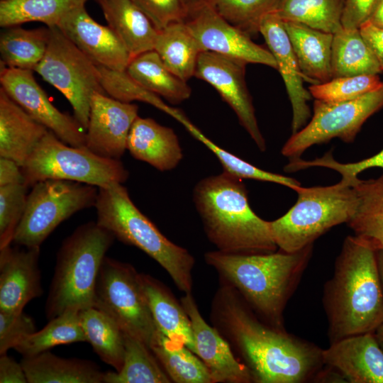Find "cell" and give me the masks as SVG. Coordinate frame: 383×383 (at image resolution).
Wrapping results in <instances>:
<instances>
[{
  "mask_svg": "<svg viewBox=\"0 0 383 383\" xmlns=\"http://www.w3.org/2000/svg\"><path fill=\"white\" fill-rule=\"evenodd\" d=\"M374 334L383 351V323L376 329Z\"/></svg>",
  "mask_w": 383,
  "mask_h": 383,
  "instance_id": "db71d44e",
  "label": "cell"
},
{
  "mask_svg": "<svg viewBox=\"0 0 383 383\" xmlns=\"http://www.w3.org/2000/svg\"><path fill=\"white\" fill-rule=\"evenodd\" d=\"M150 348L175 383H214L202 360L184 344L172 340L157 329Z\"/></svg>",
  "mask_w": 383,
  "mask_h": 383,
  "instance_id": "4dcf8cb0",
  "label": "cell"
},
{
  "mask_svg": "<svg viewBox=\"0 0 383 383\" xmlns=\"http://www.w3.org/2000/svg\"><path fill=\"white\" fill-rule=\"evenodd\" d=\"M140 277L157 329L168 338L184 344L196 354L191 322L181 301L156 278L143 273Z\"/></svg>",
  "mask_w": 383,
  "mask_h": 383,
  "instance_id": "d4e9b609",
  "label": "cell"
},
{
  "mask_svg": "<svg viewBox=\"0 0 383 383\" xmlns=\"http://www.w3.org/2000/svg\"><path fill=\"white\" fill-rule=\"evenodd\" d=\"M138 116L136 104L118 101L106 94L94 93L86 130V147L101 157L121 160Z\"/></svg>",
  "mask_w": 383,
  "mask_h": 383,
  "instance_id": "2e32d148",
  "label": "cell"
},
{
  "mask_svg": "<svg viewBox=\"0 0 383 383\" xmlns=\"http://www.w3.org/2000/svg\"><path fill=\"white\" fill-rule=\"evenodd\" d=\"M367 21L383 29V0H376Z\"/></svg>",
  "mask_w": 383,
  "mask_h": 383,
  "instance_id": "816d5d0a",
  "label": "cell"
},
{
  "mask_svg": "<svg viewBox=\"0 0 383 383\" xmlns=\"http://www.w3.org/2000/svg\"><path fill=\"white\" fill-rule=\"evenodd\" d=\"M376 0H345L341 18L345 28H360L366 22Z\"/></svg>",
  "mask_w": 383,
  "mask_h": 383,
  "instance_id": "7dc6e473",
  "label": "cell"
},
{
  "mask_svg": "<svg viewBox=\"0 0 383 383\" xmlns=\"http://www.w3.org/2000/svg\"><path fill=\"white\" fill-rule=\"evenodd\" d=\"M28 189L25 184L0 186V248L12 243L25 211Z\"/></svg>",
  "mask_w": 383,
  "mask_h": 383,
  "instance_id": "7bdbcfd3",
  "label": "cell"
},
{
  "mask_svg": "<svg viewBox=\"0 0 383 383\" xmlns=\"http://www.w3.org/2000/svg\"><path fill=\"white\" fill-rule=\"evenodd\" d=\"M332 78L382 72L360 28H345L333 34L331 52Z\"/></svg>",
  "mask_w": 383,
  "mask_h": 383,
  "instance_id": "1f68e13d",
  "label": "cell"
},
{
  "mask_svg": "<svg viewBox=\"0 0 383 383\" xmlns=\"http://www.w3.org/2000/svg\"><path fill=\"white\" fill-rule=\"evenodd\" d=\"M311 167H323L337 171L342 175V179L350 182L352 179L357 177L361 172L372 168L380 167L383 169V149L376 155L364 159L361 161L352 163H340L334 160L331 151L323 157L316 158L311 161H306L301 158L290 160L285 165L284 170L286 172H294Z\"/></svg>",
  "mask_w": 383,
  "mask_h": 383,
  "instance_id": "ee69618b",
  "label": "cell"
},
{
  "mask_svg": "<svg viewBox=\"0 0 383 383\" xmlns=\"http://www.w3.org/2000/svg\"><path fill=\"white\" fill-rule=\"evenodd\" d=\"M127 150L134 158L161 172L174 170L183 158L179 140L171 128L139 116L130 130Z\"/></svg>",
  "mask_w": 383,
  "mask_h": 383,
  "instance_id": "7402d4cb",
  "label": "cell"
},
{
  "mask_svg": "<svg viewBox=\"0 0 383 383\" xmlns=\"http://www.w3.org/2000/svg\"><path fill=\"white\" fill-rule=\"evenodd\" d=\"M21 170L28 188L49 179L101 188L114 182L123 184L129 177L121 160L101 157L86 146L70 145L50 131L42 138Z\"/></svg>",
  "mask_w": 383,
  "mask_h": 383,
  "instance_id": "ba28073f",
  "label": "cell"
},
{
  "mask_svg": "<svg viewBox=\"0 0 383 383\" xmlns=\"http://www.w3.org/2000/svg\"><path fill=\"white\" fill-rule=\"evenodd\" d=\"M35 331L33 318L23 311L13 313L0 311V355L15 348Z\"/></svg>",
  "mask_w": 383,
  "mask_h": 383,
  "instance_id": "f6af8a7d",
  "label": "cell"
},
{
  "mask_svg": "<svg viewBox=\"0 0 383 383\" xmlns=\"http://www.w3.org/2000/svg\"><path fill=\"white\" fill-rule=\"evenodd\" d=\"M125 354L119 371L104 372V383L172 382L159 361L143 341L124 333Z\"/></svg>",
  "mask_w": 383,
  "mask_h": 383,
  "instance_id": "d590c367",
  "label": "cell"
},
{
  "mask_svg": "<svg viewBox=\"0 0 383 383\" xmlns=\"http://www.w3.org/2000/svg\"><path fill=\"white\" fill-rule=\"evenodd\" d=\"M260 33L273 55L292 107V134L301 130L311 116L308 101L312 96L304 85V76L293 52L283 21L276 12L266 15L262 20Z\"/></svg>",
  "mask_w": 383,
  "mask_h": 383,
  "instance_id": "ffe728a7",
  "label": "cell"
},
{
  "mask_svg": "<svg viewBox=\"0 0 383 383\" xmlns=\"http://www.w3.org/2000/svg\"><path fill=\"white\" fill-rule=\"evenodd\" d=\"M283 25L304 80L313 84L331 80L333 34L296 22Z\"/></svg>",
  "mask_w": 383,
  "mask_h": 383,
  "instance_id": "cb8c5ba5",
  "label": "cell"
},
{
  "mask_svg": "<svg viewBox=\"0 0 383 383\" xmlns=\"http://www.w3.org/2000/svg\"><path fill=\"white\" fill-rule=\"evenodd\" d=\"M360 30L383 71V29L367 21L360 27Z\"/></svg>",
  "mask_w": 383,
  "mask_h": 383,
  "instance_id": "681fc988",
  "label": "cell"
},
{
  "mask_svg": "<svg viewBox=\"0 0 383 383\" xmlns=\"http://www.w3.org/2000/svg\"><path fill=\"white\" fill-rule=\"evenodd\" d=\"M95 64L118 71H126L131 55L109 26L97 23L81 6L66 15L57 26Z\"/></svg>",
  "mask_w": 383,
  "mask_h": 383,
  "instance_id": "ac0fdd59",
  "label": "cell"
},
{
  "mask_svg": "<svg viewBox=\"0 0 383 383\" xmlns=\"http://www.w3.org/2000/svg\"><path fill=\"white\" fill-rule=\"evenodd\" d=\"M382 108L383 82L377 89L352 100L326 102L316 99L311 120L292 135L281 152L295 160L309 148L334 138L351 143L365 121Z\"/></svg>",
  "mask_w": 383,
  "mask_h": 383,
  "instance_id": "7c38bea8",
  "label": "cell"
},
{
  "mask_svg": "<svg viewBox=\"0 0 383 383\" xmlns=\"http://www.w3.org/2000/svg\"><path fill=\"white\" fill-rule=\"evenodd\" d=\"M211 321L248 367L252 382H306L316 380L324 366L322 349L262 321L221 279L211 302Z\"/></svg>",
  "mask_w": 383,
  "mask_h": 383,
  "instance_id": "6da1fadb",
  "label": "cell"
},
{
  "mask_svg": "<svg viewBox=\"0 0 383 383\" xmlns=\"http://www.w3.org/2000/svg\"><path fill=\"white\" fill-rule=\"evenodd\" d=\"M25 184L21 167L11 159L0 157V186Z\"/></svg>",
  "mask_w": 383,
  "mask_h": 383,
  "instance_id": "f907efd6",
  "label": "cell"
},
{
  "mask_svg": "<svg viewBox=\"0 0 383 383\" xmlns=\"http://www.w3.org/2000/svg\"><path fill=\"white\" fill-rule=\"evenodd\" d=\"M94 306L115 320L123 333L150 348L157 328L140 273L131 265L104 257L97 277Z\"/></svg>",
  "mask_w": 383,
  "mask_h": 383,
  "instance_id": "30bf717a",
  "label": "cell"
},
{
  "mask_svg": "<svg viewBox=\"0 0 383 383\" xmlns=\"http://www.w3.org/2000/svg\"><path fill=\"white\" fill-rule=\"evenodd\" d=\"M221 17L250 37L260 33L262 18L281 0H205Z\"/></svg>",
  "mask_w": 383,
  "mask_h": 383,
  "instance_id": "ab89813d",
  "label": "cell"
},
{
  "mask_svg": "<svg viewBox=\"0 0 383 383\" xmlns=\"http://www.w3.org/2000/svg\"><path fill=\"white\" fill-rule=\"evenodd\" d=\"M94 207L99 226L121 242L143 251L167 272L179 290L192 293L194 257L160 231L135 205L121 183L99 188Z\"/></svg>",
  "mask_w": 383,
  "mask_h": 383,
  "instance_id": "5b68a950",
  "label": "cell"
},
{
  "mask_svg": "<svg viewBox=\"0 0 383 383\" xmlns=\"http://www.w3.org/2000/svg\"><path fill=\"white\" fill-rule=\"evenodd\" d=\"M154 50L172 72L186 82L194 77L202 52L184 21L172 23L158 30Z\"/></svg>",
  "mask_w": 383,
  "mask_h": 383,
  "instance_id": "f546056e",
  "label": "cell"
},
{
  "mask_svg": "<svg viewBox=\"0 0 383 383\" xmlns=\"http://www.w3.org/2000/svg\"><path fill=\"white\" fill-rule=\"evenodd\" d=\"M97 66L102 87L109 96L126 103L139 101L149 104L174 119L180 113L179 109L165 104L160 96L142 87L126 71L111 70L98 65Z\"/></svg>",
  "mask_w": 383,
  "mask_h": 383,
  "instance_id": "60d3db41",
  "label": "cell"
},
{
  "mask_svg": "<svg viewBox=\"0 0 383 383\" xmlns=\"http://www.w3.org/2000/svg\"><path fill=\"white\" fill-rule=\"evenodd\" d=\"M323 304L330 343L374 333L383 323V290L376 251L356 236L346 237L326 283Z\"/></svg>",
  "mask_w": 383,
  "mask_h": 383,
  "instance_id": "7a4b0ae2",
  "label": "cell"
},
{
  "mask_svg": "<svg viewBox=\"0 0 383 383\" xmlns=\"http://www.w3.org/2000/svg\"><path fill=\"white\" fill-rule=\"evenodd\" d=\"M186 4H188L195 0H182Z\"/></svg>",
  "mask_w": 383,
  "mask_h": 383,
  "instance_id": "11a10c76",
  "label": "cell"
},
{
  "mask_svg": "<svg viewBox=\"0 0 383 383\" xmlns=\"http://www.w3.org/2000/svg\"><path fill=\"white\" fill-rule=\"evenodd\" d=\"M79 316L87 342L105 363L119 371L125 354L124 333L119 325L94 306L80 310Z\"/></svg>",
  "mask_w": 383,
  "mask_h": 383,
  "instance_id": "836d02e7",
  "label": "cell"
},
{
  "mask_svg": "<svg viewBox=\"0 0 383 383\" xmlns=\"http://www.w3.org/2000/svg\"><path fill=\"white\" fill-rule=\"evenodd\" d=\"M382 82L378 74H359L332 78L324 83L312 84L309 91L317 100L339 102L352 100L375 90Z\"/></svg>",
  "mask_w": 383,
  "mask_h": 383,
  "instance_id": "b9f144b4",
  "label": "cell"
},
{
  "mask_svg": "<svg viewBox=\"0 0 383 383\" xmlns=\"http://www.w3.org/2000/svg\"><path fill=\"white\" fill-rule=\"evenodd\" d=\"M0 248V311L21 312L43 292L40 248Z\"/></svg>",
  "mask_w": 383,
  "mask_h": 383,
  "instance_id": "d6986e66",
  "label": "cell"
},
{
  "mask_svg": "<svg viewBox=\"0 0 383 383\" xmlns=\"http://www.w3.org/2000/svg\"><path fill=\"white\" fill-rule=\"evenodd\" d=\"M180 123L216 155L223 168V172L241 179H250L276 183L294 191L301 187L300 182L295 179L263 170L223 149L209 139L187 118L183 119Z\"/></svg>",
  "mask_w": 383,
  "mask_h": 383,
  "instance_id": "f35d334b",
  "label": "cell"
},
{
  "mask_svg": "<svg viewBox=\"0 0 383 383\" xmlns=\"http://www.w3.org/2000/svg\"><path fill=\"white\" fill-rule=\"evenodd\" d=\"M154 26L162 30L168 25L184 21L187 4L182 0H131Z\"/></svg>",
  "mask_w": 383,
  "mask_h": 383,
  "instance_id": "bcb514c9",
  "label": "cell"
},
{
  "mask_svg": "<svg viewBox=\"0 0 383 383\" xmlns=\"http://www.w3.org/2000/svg\"><path fill=\"white\" fill-rule=\"evenodd\" d=\"M28 383H101L104 372L93 362L63 358L49 350L21 361Z\"/></svg>",
  "mask_w": 383,
  "mask_h": 383,
  "instance_id": "4316f807",
  "label": "cell"
},
{
  "mask_svg": "<svg viewBox=\"0 0 383 383\" xmlns=\"http://www.w3.org/2000/svg\"><path fill=\"white\" fill-rule=\"evenodd\" d=\"M132 57L154 50L158 30L131 0H95Z\"/></svg>",
  "mask_w": 383,
  "mask_h": 383,
  "instance_id": "484cf974",
  "label": "cell"
},
{
  "mask_svg": "<svg viewBox=\"0 0 383 383\" xmlns=\"http://www.w3.org/2000/svg\"><path fill=\"white\" fill-rule=\"evenodd\" d=\"M296 204L282 216L270 221L279 250L299 251L331 228L348 223L355 213L357 199L350 182L342 179L326 187H300Z\"/></svg>",
  "mask_w": 383,
  "mask_h": 383,
  "instance_id": "52a82bcc",
  "label": "cell"
},
{
  "mask_svg": "<svg viewBox=\"0 0 383 383\" xmlns=\"http://www.w3.org/2000/svg\"><path fill=\"white\" fill-rule=\"evenodd\" d=\"M79 312L70 309L49 320L43 329L26 338L14 349L23 357H28L59 345L87 342Z\"/></svg>",
  "mask_w": 383,
  "mask_h": 383,
  "instance_id": "74e56055",
  "label": "cell"
},
{
  "mask_svg": "<svg viewBox=\"0 0 383 383\" xmlns=\"http://www.w3.org/2000/svg\"><path fill=\"white\" fill-rule=\"evenodd\" d=\"M350 184L357 203L355 213L347 223L355 236L375 251L383 250V172L374 179L355 177Z\"/></svg>",
  "mask_w": 383,
  "mask_h": 383,
  "instance_id": "83f0119b",
  "label": "cell"
},
{
  "mask_svg": "<svg viewBox=\"0 0 383 383\" xmlns=\"http://www.w3.org/2000/svg\"><path fill=\"white\" fill-rule=\"evenodd\" d=\"M50 30L46 52L34 72L65 96L74 116L86 131L91 96L95 92L106 94L98 66L57 27Z\"/></svg>",
  "mask_w": 383,
  "mask_h": 383,
  "instance_id": "8fae6325",
  "label": "cell"
},
{
  "mask_svg": "<svg viewBox=\"0 0 383 383\" xmlns=\"http://www.w3.org/2000/svg\"><path fill=\"white\" fill-rule=\"evenodd\" d=\"M184 21L202 51L277 70L276 61L268 49L254 43L251 37L221 17L205 0H195L187 4Z\"/></svg>",
  "mask_w": 383,
  "mask_h": 383,
  "instance_id": "4fadbf2b",
  "label": "cell"
},
{
  "mask_svg": "<svg viewBox=\"0 0 383 383\" xmlns=\"http://www.w3.org/2000/svg\"><path fill=\"white\" fill-rule=\"evenodd\" d=\"M89 0H0V26L7 28L28 22L57 27L71 11Z\"/></svg>",
  "mask_w": 383,
  "mask_h": 383,
  "instance_id": "e575fe53",
  "label": "cell"
},
{
  "mask_svg": "<svg viewBox=\"0 0 383 383\" xmlns=\"http://www.w3.org/2000/svg\"><path fill=\"white\" fill-rule=\"evenodd\" d=\"M48 27L26 29L21 26L3 28L0 34L1 64L34 72L43 60L50 40Z\"/></svg>",
  "mask_w": 383,
  "mask_h": 383,
  "instance_id": "d6a6232c",
  "label": "cell"
},
{
  "mask_svg": "<svg viewBox=\"0 0 383 383\" xmlns=\"http://www.w3.org/2000/svg\"><path fill=\"white\" fill-rule=\"evenodd\" d=\"M48 131L0 88V157L22 167Z\"/></svg>",
  "mask_w": 383,
  "mask_h": 383,
  "instance_id": "603a6c76",
  "label": "cell"
},
{
  "mask_svg": "<svg viewBox=\"0 0 383 383\" xmlns=\"http://www.w3.org/2000/svg\"><path fill=\"white\" fill-rule=\"evenodd\" d=\"M246 63L216 52L202 51L194 77L211 84L233 110L260 151L266 150L245 79Z\"/></svg>",
  "mask_w": 383,
  "mask_h": 383,
  "instance_id": "9a60e30c",
  "label": "cell"
},
{
  "mask_svg": "<svg viewBox=\"0 0 383 383\" xmlns=\"http://www.w3.org/2000/svg\"><path fill=\"white\" fill-rule=\"evenodd\" d=\"M180 301L191 322L196 354L209 370L213 382H252L248 367L236 357L227 340L204 319L192 294H185Z\"/></svg>",
  "mask_w": 383,
  "mask_h": 383,
  "instance_id": "e0dca14e",
  "label": "cell"
},
{
  "mask_svg": "<svg viewBox=\"0 0 383 383\" xmlns=\"http://www.w3.org/2000/svg\"><path fill=\"white\" fill-rule=\"evenodd\" d=\"M126 72L142 87L172 104L182 103L192 94L187 82L172 72L154 50L132 57Z\"/></svg>",
  "mask_w": 383,
  "mask_h": 383,
  "instance_id": "f1b7e54d",
  "label": "cell"
},
{
  "mask_svg": "<svg viewBox=\"0 0 383 383\" xmlns=\"http://www.w3.org/2000/svg\"><path fill=\"white\" fill-rule=\"evenodd\" d=\"M115 236L96 222L78 226L62 242L46 299L48 320L70 309L94 306L97 277Z\"/></svg>",
  "mask_w": 383,
  "mask_h": 383,
  "instance_id": "8992f818",
  "label": "cell"
},
{
  "mask_svg": "<svg viewBox=\"0 0 383 383\" xmlns=\"http://www.w3.org/2000/svg\"><path fill=\"white\" fill-rule=\"evenodd\" d=\"M0 383H28L21 362L7 353L0 356Z\"/></svg>",
  "mask_w": 383,
  "mask_h": 383,
  "instance_id": "c3c4849f",
  "label": "cell"
},
{
  "mask_svg": "<svg viewBox=\"0 0 383 383\" xmlns=\"http://www.w3.org/2000/svg\"><path fill=\"white\" fill-rule=\"evenodd\" d=\"M313 244L294 252L231 254L207 252L204 260L262 321L284 329V311L311 257Z\"/></svg>",
  "mask_w": 383,
  "mask_h": 383,
  "instance_id": "3957f363",
  "label": "cell"
},
{
  "mask_svg": "<svg viewBox=\"0 0 383 383\" xmlns=\"http://www.w3.org/2000/svg\"><path fill=\"white\" fill-rule=\"evenodd\" d=\"M345 0H281L276 13L282 21L304 24L334 34L343 28Z\"/></svg>",
  "mask_w": 383,
  "mask_h": 383,
  "instance_id": "8d00e7d4",
  "label": "cell"
},
{
  "mask_svg": "<svg viewBox=\"0 0 383 383\" xmlns=\"http://www.w3.org/2000/svg\"><path fill=\"white\" fill-rule=\"evenodd\" d=\"M193 201L209 240L231 254L275 252L270 221L251 209L243 179L225 172L197 182Z\"/></svg>",
  "mask_w": 383,
  "mask_h": 383,
  "instance_id": "277c9868",
  "label": "cell"
},
{
  "mask_svg": "<svg viewBox=\"0 0 383 383\" xmlns=\"http://www.w3.org/2000/svg\"><path fill=\"white\" fill-rule=\"evenodd\" d=\"M99 188L77 182L49 179L35 183L28 194L24 213L12 243L39 247L64 221L95 206Z\"/></svg>",
  "mask_w": 383,
  "mask_h": 383,
  "instance_id": "9c48e42d",
  "label": "cell"
},
{
  "mask_svg": "<svg viewBox=\"0 0 383 383\" xmlns=\"http://www.w3.org/2000/svg\"><path fill=\"white\" fill-rule=\"evenodd\" d=\"M0 84L5 92L30 116L65 143L86 146V131L75 118L57 109L36 82L33 71L1 64Z\"/></svg>",
  "mask_w": 383,
  "mask_h": 383,
  "instance_id": "5bb4252c",
  "label": "cell"
},
{
  "mask_svg": "<svg viewBox=\"0 0 383 383\" xmlns=\"http://www.w3.org/2000/svg\"><path fill=\"white\" fill-rule=\"evenodd\" d=\"M377 267L383 290V250H376Z\"/></svg>",
  "mask_w": 383,
  "mask_h": 383,
  "instance_id": "f5cc1de1",
  "label": "cell"
},
{
  "mask_svg": "<svg viewBox=\"0 0 383 383\" xmlns=\"http://www.w3.org/2000/svg\"><path fill=\"white\" fill-rule=\"evenodd\" d=\"M325 365L350 383H383V351L374 333L354 335L323 350Z\"/></svg>",
  "mask_w": 383,
  "mask_h": 383,
  "instance_id": "44dd1931",
  "label": "cell"
}]
</instances>
